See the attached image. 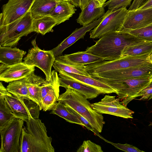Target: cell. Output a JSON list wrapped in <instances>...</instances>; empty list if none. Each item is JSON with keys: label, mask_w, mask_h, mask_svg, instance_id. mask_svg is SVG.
<instances>
[{"label": "cell", "mask_w": 152, "mask_h": 152, "mask_svg": "<svg viewBox=\"0 0 152 152\" xmlns=\"http://www.w3.org/2000/svg\"><path fill=\"white\" fill-rule=\"evenodd\" d=\"M33 47L29 49L24 58L23 63L30 66L37 67L42 70L45 76V80L49 82L51 75V68L55 61L51 50H41L36 44L35 39L31 41Z\"/></svg>", "instance_id": "obj_7"}, {"label": "cell", "mask_w": 152, "mask_h": 152, "mask_svg": "<svg viewBox=\"0 0 152 152\" xmlns=\"http://www.w3.org/2000/svg\"><path fill=\"white\" fill-rule=\"evenodd\" d=\"M91 77L112 79L133 78L152 75V63L149 61L140 65L91 75Z\"/></svg>", "instance_id": "obj_13"}, {"label": "cell", "mask_w": 152, "mask_h": 152, "mask_svg": "<svg viewBox=\"0 0 152 152\" xmlns=\"http://www.w3.org/2000/svg\"><path fill=\"white\" fill-rule=\"evenodd\" d=\"M26 53L16 47L0 46V63L8 67L20 63Z\"/></svg>", "instance_id": "obj_21"}, {"label": "cell", "mask_w": 152, "mask_h": 152, "mask_svg": "<svg viewBox=\"0 0 152 152\" xmlns=\"http://www.w3.org/2000/svg\"><path fill=\"white\" fill-rule=\"evenodd\" d=\"M34 67L23 62L9 66L0 73V80L10 83L24 78L34 72Z\"/></svg>", "instance_id": "obj_19"}, {"label": "cell", "mask_w": 152, "mask_h": 152, "mask_svg": "<svg viewBox=\"0 0 152 152\" xmlns=\"http://www.w3.org/2000/svg\"><path fill=\"white\" fill-rule=\"evenodd\" d=\"M6 88L10 93L15 96L26 97L31 99L28 91L27 82L25 78L9 83Z\"/></svg>", "instance_id": "obj_29"}, {"label": "cell", "mask_w": 152, "mask_h": 152, "mask_svg": "<svg viewBox=\"0 0 152 152\" xmlns=\"http://www.w3.org/2000/svg\"><path fill=\"white\" fill-rule=\"evenodd\" d=\"M65 55L71 61L81 65H85L104 60L102 57L86 52L85 51Z\"/></svg>", "instance_id": "obj_27"}, {"label": "cell", "mask_w": 152, "mask_h": 152, "mask_svg": "<svg viewBox=\"0 0 152 152\" xmlns=\"http://www.w3.org/2000/svg\"><path fill=\"white\" fill-rule=\"evenodd\" d=\"M149 56H152V53Z\"/></svg>", "instance_id": "obj_49"}, {"label": "cell", "mask_w": 152, "mask_h": 152, "mask_svg": "<svg viewBox=\"0 0 152 152\" xmlns=\"http://www.w3.org/2000/svg\"><path fill=\"white\" fill-rule=\"evenodd\" d=\"M128 11L126 7L114 11L108 10L99 24L90 31V38H99L107 33L117 31Z\"/></svg>", "instance_id": "obj_10"}, {"label": "cell", "mask_w": 152, "mask_h": 152, "mask_svg": "<svg viewBox=\"0 0 152 152\" xmlns=\"http://www.w3.org/2000/svg\"><path fill=\"white\" fill-rule=\"evenodd\" d=\"M145 41L128 32H112L101 37L85 51L102 57L104 60H112L121 58L126 47Z\"/></svg>", "instance_id": "obj_1"}, {"label": "cell", "mask_w": 152, "mask_h": 152, "mask_svg": "<svg viewBox=\"0 0 152 152\" xmlns=\"http://www.w3.org/2000/svg\"><path fill=\"white\" fill-rule=\"evenodd\" d=\"M4 97L16 118L26 122L31 118H39V107L32 100L26 97L15 96L11 94Z\"/></svg>", "instance_id": "obj_9"}, {"label": "cell", "mask_w": 152, "mask_h": 152, "mask_svg": "<svg viewBox=\"0 0 152 152\" xmlns=\"http://www.w3.org/2000/svg\"><path fill=\"white\" fill-rule=\"evenodd\" d=\"M57 101L69 106L82 115L98 134L102 132L105 123L104 117L92 108L85 96L73 89L68 88L64 93L60 95Z\"/></svg>", "instance_id": "obj_3"}, {"label": "cell", "mask_w": 152, "mask_h": 152, "mask_svg": "<svg viewBox=\"0 0 152 152\" xmlns=\"http://www.w3.org/2000/svg\"><path fill=\"white\" fill-rule=\"evenodd\" d=\"M152 53V42H145L125 48L123 51L121 57L140 56Z\"/></svg>", "instance_id": "obj_28"}, {"label": "cell", "mask_w": 152, "mask_h": 152, "mask_svg": "<svg viewBox=\"0 0 152 152\" xmlns=\"http://www.w3.org/2000/svg\"><path fill=\"white\" fill-rule=\"evenodd\" d=\"M151 77L121 79L93 77L106 83L115 89L121 103L127 107L131 101L139 97L140 92L149 85L151 82Z\"/></svg>", "instance_id": "obj_4"}, {"label": "cell", "mask_w": 152, "mask_h": 152, "mask_svg": "<svg viewBox=\"0 0 152 152\" xmlns=\"http://www.w3.org/2000/svg\"><path fill=\"white\" fill-rule=\"evenodd\" d=\"M60 0H34L30 11L34 18L49 15Z\"/></svg>", "instance_id": "obj_25"}, {"label": "cell", "mask_w": 152, "mask_h": 152, "mask_svg": "<svg viewBox=\"0 0 152 152\" xmlns=\"http://www.w3.org/2000/svg\"><path fill=\"white\" fill-rule=\"evenodd\" d=\"M151 7H152V0H149L138 9H142Z\"/></svg>", "instance_id": "obj_41"}, {"label": "cell", "mask_w": 152, "mask_h": 152, "mask_svg": "<svg viewBox=\"0 0 152 152\" xmlns=\"http://www.w3.org/2000/svg\"><path fill=\"white\" fill-rule=\"evenodd\" d=\"M57 72L53 70L50 81L41 86L40 100L43 111L51 110L58 102L60 85Z\"/></svg>", "instance_id": "obj_14"}, {"label": "cell", "mask_w": 152, "mask_h": 152, "mask_svg": "<svg viewBox=\"0 0 152 152\" xmlns=\"http://www.w3.org/2000/svg\"><path fill=\"white\" fill-rule=\"evenodd\" d=\"M106 0H98L100 4L102 5H103L105 3V2Z\"/></svg>", "instance_id": "obj_44"}, {"label": "cell", "mask_w": 152, "mask_h": 152, "mask_svg": "<svg viewBox=\"0 0 152 152\" xmlns=\"http://www.w3.org/2000/svg\"><path fill=\"white\" fill-rule=\"evenodd\" d=\"M55 58L53 67L56 72H63L91 77L85 69V65L78 64L71 61L65 55L56 57Z\"/></svg>", "instance_id": "obj_20"}, {"label": "cell", "mask_w": 152, "mask_h": 152, "mask_svg": "<svg viewBox=\"0 0 152 152\" xmlns=\"http://www.w3.org/2000/svg\"><path fill=\"white\" fill-rule=\"evenodd\" d=\"M101 146L90 140H84L77 152H103Z\"/></svg>", "instance_id": "obj_33"}, {"label": "cell", "mask_w": 152, "mask_h": 152, "mask_svg": "<svg viewBox=\"0 0 152 152\" xmlns=\"http://www.w3.org/2000/svg\"><path fill=\"white\" fill-rule=\"evenodd\" d=\"M65 105L68 110L76 116L83 124L84 126L88 130L91 131L95 133L96 134H98L96 132L93 126L85 118L69 106L66 104Z\"/></svg>", "instance_id": "obj_35"}, {"label": "cell", "mask_w": 152, "mask_h": 152, "mask_svg": "<svg viewBox=\"0 0 152 152\" xmlns=\"http://www.w3.org/2000/svg\"><path fill=\"white\" fill-rule=\"evenodd\" d=\"M24 121L15 117L0 129V152H20V140Z\"/></svg>", "instance_id": "obj_8"}, {"label": "cell", "mask_w": 152, "mask_h": 152, "mask_svg": "<svg viewBox=\"0 0 152 152\" xmlns=\"http://www.w3.org/2000/svg\"><path fill=\"white\" fill-rule=\"evenodd\" d=\"M104 15L91 24L79 28H76L67 37L55 48L52 49L54 56H61L63 52L78 40L83 39L86 33L97 26L102 20Z\"/></svg>", "instance_id": "obj_16"}, {"label": "cell", "mask_w": 152, "mask_h": 152, "mask_svg": "<svg viewBox=\"0 0 152 152\" xmlns=\"http://www.w3.org/2000/svg\"><path fill=\"white\" fill-rule=\"evenodd\" d=\"M148 59L149 62L152 63V56H149L148 57Z\"/></svg>", "instance_id": "obj_45"}, {"label": "cell", "mask_w": 152, "mask_h": 152, "mask_svg": "<svg viewBox=\"0 0 152 152\" xmlns=\"http://www.w3.org/2000/svg\"><path fill=\"white\" fill-rule=\"evenodd\" d=\"M15 118L4 96L0 97V129Z\"/></svg>", "instance_id": "obj_31"}, {"label": "cell", "mask_w": 152, "mask_h": 152, "mask_svg": "<svg viewBox=\"0 0 152 152\" xmlns=\"http://www.w3.org/2000/svg\"><path fill=\"white\" fill-rule=\"evenodd\" d=\"M51 110V114L56 115L69 123L84 126L76 116L68 110L66 105L61 102H58Z\"/></svg>", "instance_id": "obj_30"}, {"label": "cell", "mask_w": 152, "mask_h": 152, "mask_svg": "<svg viewBox=\"0 0 152 152\" xmlns=\"http://www.w3.org/2000/svg\"><path fill=\"white\" fill-rule=\"evenodd\" d=\"M150 54L121 57L112 60H104L85 65V69L90 75L138 66L149 62Z\"/></svg>", "instance_id": "obj_6"}, {"label": "cell", "mask_w": 152, "mask_h": 152, "mask_svg": "<svg viewBox=\"0 0 152 152\" xmlns=\"http://www.w3.org/2000/svg\"><path fill=\"white\" fill-rule=\"evenodd\" d=\"M8 67V66L6 65L3 64L1 63L0 65V73H1Z\"/></svg>", "instance_id": "obj_43"}, {"label": "cell", "mask_w": 152, "mask_h": 152, "mask_svg": "<svg viewBox=\"0 0 152 152\" xmlns=\"http://www.w3.org/2000/svg\"><path fill=\"white\" fill-rule=\"evenodd\" d=\"M70 3L75 7H79L80 5V0H71Z\"/></svg>", "instance_id": "obj_42"}, {"label": "cell", "mask_w": 152, "mask_h": 152, "mask_svg": "<svg viewBox=\"0 0 152 152\" xmlns=\"http://www.w3.org/2000/svg\"><path fill=\"white\" fill-rule=\"evenodd\" d=\"M91 0H80L79 7L82 10Z\"/></svg>", "instance_id": "obj_40"}, {"label": "cell", "mask_w": 152, "mask_h": 152, "mask_svg": "<svg viewBox=\"0 0 152 152\" xmlns=\"http://www.w3.org/2000/svg\"><path fill=\"white\" fill-rule=\"evenodd\" d=\"M30 11L7 25L0 26V46H16L21 38L33 32V20Z\"/></svg>", "instance_id": "obj_5"}, {"label": "cell", "mask_w": 152, "mask_h": 152, "mask_svg": "<svg viewBox=\"0 0 152 152\" xmlns=\"http://www.w3.org/2000/svg\"><path fill=\"white\" fill-rule=\"evenodd\" d=\"M114 146L116 148L126 152H145L141 150L137 147L126 143L122 144L119 143H114L109 141H105Z\"/></svg>", "instance_id": "obj_36"}, {"label": "cell", "mask_w": 152, "mask_h": 152, "mask_svg": "<svg viewBox=\"0 0 152 152\" xmlns=\"http://www.w3.org/2000/svg\"></svg>", "instance_id": "obj_50"}, {"label": "cell", "mask_w": 152, "mask_h": 152, "mask_svg": "<svg viewBox=\"0 0 152 152\" xmlns=\"http://www.w3.org/2000/svg\"><path fill=\"white\" fill-rule=\"evenodd\" d=\"M60 86L66 89H73L85 96L88 99L91 100L97 97L100 94L97 90L73 80L59 77Z\"/></svg>", "instance_id": "obj_22"}, {"label": "cell", "mask_w": 152, "mask_h": 152, "mask_svg": "<svg viewBox=\"0 0 152 152\" xmlns=\"http://www.w3.org/2000/svg\"><path fill=\"white\" fill-rule=\"evenodd\" d=\"M145 41L152 42V24L146 27L126 32Z\"/></svg>", "instance_id": "obj_32"}, {"label": "cell", "mask_w": 152, "mask_h": 152, "mask_svg": "<svg viewBox=\"0 0 152 152\" xmlns=\"http://www.w3.org/2000/svg\"><path fill=\"white\" fill-rule=\"evenodd\" d=\"M150 79H151V82H152V75L151 76V78H150Z\"/></svg>", "instance_id": "obj_48"}, {"label": "cell", "mask_w": 152, "mask_h": 152, "mask_svg": "<svg viewBox=\"0 0 152 152\" xmlns=\"http://www.w3.org/2000/svg\"><path fill=\"white\" fill-rule=\"evenodd\" d=\"M58 73L60 77L70 79L90 86L98 90L100 94L116 93L115 90L109 85L92 77L63 72Z\"/></svg>", "instance_id": "obj_17"}, {"label": "cell", "mask_w": 152, "mask_h": 152, "mask_svg": "<svg viewBox=\"0 0 152 152\" xmlns=\"http://www.w3.org/2000/svg\"><path fill=\"white\" fill-rule=\"evenodd\" d=\"M132 0H110L104 4V7H107L108 10L114 11L122 8H126L130 5Z\"/></svg>", "instance_id": "obj_34"}, {"label": "cell", "mask_w": 152, "mask_h": 152, "mask_svg": "<svg viewBox=\"0 0 152 152\" xmlns=\"http://www.w3.org/2000/svg\"><path fill=\"white\" fill-rule=\"evenodd\" d=\"M152 24V7L130 10L117 31L126 32Z\"/></svg>", "instance_id": "obj_12"}, {"label": "cell", "mask_w": 152, "mask_h": 152, "mask_svg": "<svg viewBox=\"0 0 152 152\" xmlns=\"http://www.w3.org/2000/svg\"><path fill=\"white\" fill-rule=\"evenodd\" d=\"M61 1H68L70 2L71 0H60Z\"/></svg>", "instance_id": "obj_47"}, {"label": "cell", "mask_w": 152, "mask_h": 152, "mask_svg": "<svg viewBox=\"0 0 152 152\" xmlns=\"http://www.w3.org/2000/svg\"><path fill=\"white\" fill-rule=\"evenodd\" d=\"M26 123L20 138V152H54L52 139L41 120L31 118Z\"/></svg>", "instance_id": "obj_2"}, {"label": "cell", "mask_w": 152, "mask_h": 152, "mask_svg": "<svg viewBox=\"0 0 152 152\" xmlns=\"http://www.w3.org/2000/svg\"><path fill=\"white\" fill-rule=\"evenodd\" d=\"M149 0H134L128 9L129 11L139 8Z\"/></svg>", "instance_id": "obj_38"}, {"label": "cell", "mask_w": 152, "mask_h": 152, "mask_svg": "<svg viewBox=\"0 0 152 152\" xmlns=\"http://www.w3.org/2000/svg\"><path fill=\"white\" fill-rule=\"evenodd\" d=\"M92 108L101 114L114 115L126 119L133 118L134 112L128 108L120 102L115 96L105 95L98 102L91 104Z\"/></svg>", "instance_id": "obj_11"}, {"label": "cell", "mask_w": 152, "mask_h": 152, "mask_svg": "<svg viewBox=\"0 0 152 152\" xmlns=\"http://www.w3.org/2000/svg\"><path fill=\"white\" fill-rule=\"evenodd\" d=\"M11 94L7 91L1 82L0 83V97L4 96Z\"/></svg>", "instance_id": "obj_39"}, {"label": "cell", "mask_w": 152, "mask_h": 152, "mask_svg": "<svg viewBox=\"0 0 152 152\" xmlns=\"http://www.w3.org/2000/svg\"><path fill=\"white\" fill-rule=\"evenodd\" d=\"M81 10L77 21L83 26L91 24L105 14L104 6L98 0H91Z\"/></svg>", "instance_id": "obj_18"}, {"label": "cell", "mask_w": 152, "mask_h": 152, "mask_svg": "<svg viewBox=\"0 0 152 152\" xmlns=\"http://www.w3.org/2000/svg\"><path fill=\"white\" fill-rule=\"evenodd\" d=\"M139 96H141V98L139 99H136L144 101L149 100L152 99V82L140 92Z\"/></svg>", "instance_id": "obj_37"}, {"label": "cell", "mask_w": 152, "mask_h": 152, "mask_svg": "<svg viewBox=\"0 0 152 152\" xmlns=\"http://www.w3.org/2000/svg\"><path fill=\"white\" fill-rule=\"evenodd\" d=\"M27 83L29 94L31 100L39 106L40 110L43 109L40 100L41 87L46 82L45 80L35 74L34 72L24 78Z\"/></svg>", "instance_id": "obj_23"}, {"label": "cell", "mask_w": 152, "mask_h": 152, "mask_svg": "<svg viewBox=\"0 0 152 152\" xmlns=\"http://www.w3.org/2000/svg\"><path fill=\"white\" fill-rule=\"evenodd\" d=\"M57 25L56 20L50 15L34 18L32 22L33 32L40 33L42 35L53 31V28Z\"/></svg>", "instance_id": "obj_26"}, {"label": "cell", "mask_w": 152, "mask_h": 152, "mask_svg": "<svg viewBox=\"0 0 152 152\" xmlns=\"http://www.w3.org/2000/svg\"><path fill=\"white\" fill-rule=\"evenodd\" d=\"M34 1L8 0L7 2L2 7L3 25H7L12 22L30 11Z\"/></svg>", "instance_id": "obj_15"}, {"label": "cell", "mask_w": 152, "mask_h": 152, "mask_svg": "<svg viewBox=\"0 0 152 152\" xmlns=\"http://www.w3.org/2000/svg\"><path fill=\"white\" fill-rule=\"evenodd\" d=\"M75 6L66 1H61L49 14L56 21L57 25L69 20L75 13Z\"/></svg>", "instance_id": "obj_24"}, {"label": "cell", "mask_w": 152, "mask_h": 152, "mask_svg": "<svg viewBox=\"0 0 152 152\" xmlns=\"http://www.w3.org/2000/svg\"><path fill=\"white\" fill-rule=\"evenodd\" d=\"M148 126H152V122H151L149 124V125H148Z\"/></svg>", "instance_id": "obj_46"}]
</instances>
